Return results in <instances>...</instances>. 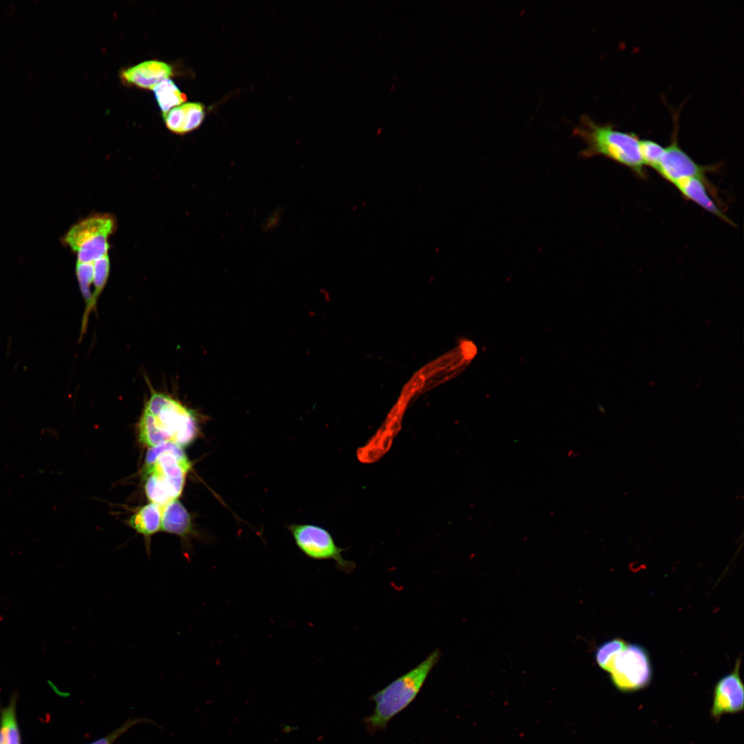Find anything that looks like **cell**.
Here are the masks:
<instances>
[{"mask_svg":"<svg viewBox=\"0 0 744 744\" xmlns=\"http://www.w3.org/2000/svg\"><path fill=\"white\" fill-rule=\"evenodd\" d=\"M4 744H21L20 733L16 717V700L1 711V727Z\"/></svg>","mask_w":744,"mask_h":744,"instance_id":"e0dca14e","label":"cell"},{"mask_svg":"<svg viewBox=\"0 0 744 744\" xmlns=\"http://www.w3.org/2000/svg\"><path fill=\"white\" fill-rule=\"evenodd\" d=\"M572 134L586 144L579 152L583 158L603 156L631 169L642 178L646 177L639 152V138L632 132L619 130L612 123H597L583 114Z\"/></svg>","mask_w":744,"mask_h":744,"instance_id":"7a4b0ae2","label":"cell"},{"mask_svg":"<svg viewBox=\"0 0 744 744\" xmlns=\"http://www.w3.org/2000/svg\"><path fill=\"white\" fill-rule=\"evenodd\" d=\"M149 721L147 719L136 718L134 719H129L125 721L121 726L116 730L112 732L107 736L95 741L90 744H112L119 736H121L124 732L128 730L130 727L135 725L137 723L142 722Z\"/></svg>","mask_w":744,"mask_h":744,"instance_id":"44dd1931","label":"cell"},{"mask_svg":"<svg viewBox=\"0 0 744 744\" xmlns=\"http://www.w3.org/2000/svg\"><path fill=\"white\" fill-rule=\"evenodd\" d=\"M627 643L621 639L608 640L599 646L595 652V660L598 665L608 672L611 664Z\"/></svg>","mask_w":744,"mask_h":744,"instance_id":"ac0fdd59","label":"cell"},{"mask_svg":"<svg viewBox=\"0 0 744 744\" xmlns=\"http://www.w3.org/2000/svg\"><path fill=\"white\" fill-rule=\"evenodd\" d=\"M740 661L734 669L721 677L716 683L710 710L716 720L725 714L741 712L744 707V687L740 676Z\"/></svg>","mask_w":744,"mask_h":744,"instance_id":"9c48e42d","label":"cell"},{"mask_svg":"<svg viewBox=\"0 0 744 744\" xmlns=\"http://www.w3.org/2000/svg\"><path fill=\"white\" fill-rule=\"evenodd\" d=\"M288 528L298 548L308 557L316 560L333 559L341 570H352V561L343 558L342 548L335 544L331 535L324 528L312 524H292Z\"/></svg>","mask_w":744,"mask_h":744,"instance_id":"52a82bcc","label":"cell"},{"mask_svg":"<svg viewBox=\"0 0 744 744\" xmlns=\"http://www.w3.org/2000/svg\"><path fill=\"white\" fill-rule=\"evenodd\" d=\"M665 147L650 139L639 141V152L645 166L656 169L664 152Z\"/></svg>","mask_w":744,"mask_h":744,"instance_id":"ffe728a7","label":"cell"},{"mask_svg":"<svg viewBox=\"0 0 744 744\" xmlns=\"http://www.w3.org/2000/svg\"><path fill=\"white\" fill-rule=\"evenodd\" d=\"M674 185L685 198L695 203L727 223L734 225L708 194L707 191L711 192L714 189L708 181L699 178L688 177L679 180Z\"/></svg>","mask_w":744,"mask_h":744,"instance_id":"7c38bea8","label":"cell"},{"mask_svg":"<svg viewBox=\"0 0 744 744\" xmlns=\"http://www.w3.org/2000/svg\"><path fill=\"white\" fill-rule=\"evenodd\" d=\"M166 127L176 134H185L197 129L205 117V106L189 102L175 107L163 114Z\"/></svg>","mask_w":744,"mask_h":744,"instance_id":"8fae6325","label":"cell"},{"mask_svg":"<svg viewBox=\"0 0 744 744\" xmlns=\"http://www.w3.org/2000/svg\"><path fill=\"white\" fill-rule=\"evenodd\" d=\"M116 228L114 216L107 213L91 214L74 225L63 241L77 255L78 262H93L108 255L109 238Z\"/></svg>","mask_w":744,"mask_h":744,"instance_id":"5b68a950","label":"cell"},{"mask_svg":"<svg viewBox=\"0 0 744 744\" xmlns=\"http://www.w3.org/2000/svg\"><path fill=\"white\" fill-rule=\"evenodd\" d=\"M161 520L162 506L150 503L132 516L130 524L138 533L149 537L161 528Z\"/></svg>","mask_w":744,"mask_h":744,"instance_id":"5bb4252c","label":"cell"},{"mask_svg":"<svg viewBox=\"0 0 744 744\" xmlns=\"http://www.w3.org/2000/svg\"><path fill=\"white\" fill-rule=\"evenodd\" d=\"M76 275L79 285L80 290L85 302V309L83 316L81 329L82 338L86 331L87 319L91 312L90 307L92 299L91 287L93 285L94 268L93 262H78L76 265Z\"/></svg>","mask_w":744,"mask_h":744,"instance_id":"9a60e30c","label":"cell"},{"mask_svg":"<svg viewBox=\"0 0 744 744\" xmlns=\"http://www.w3.org/2000/svg\"><path fill=\"white\" fill-rule=\"evenodd\" d=\"M191 466L183 448L173 442L150 447L144 466V488L150 502L164 506L176 500Z\"/></svg>","mask_w":744,"mask_h":744,"instance_id":"3957f363","label":"cell"},{"mask_svg":"<svg viewBox=\"0 0 744 744\" xmlns=\"http://www.w3.org/2000/svg\"><path fill=\"white\" fill-rule=\"evenodd\" d=\"M161 528L183 539L194 533L190 515L177 500L162 506Z\"/></svg>","mask_w":744,"mask_h":744,"instance_id":"4fadbf2b","label":"cell"},{"mask_svg":"<svg viewBox=\"0 0 744 744\" xmlns=\"http://www.w3.org/2000/svg\"><path fill=\"white\" fill-rule=\"evenodd\" d=\"M0 744H4L3 736L2 732L0 730Z\"/></svg>","mask_w":744,"mask_h":744,"instance_id":"7402d4cb","label":"cell"},{"mask_svg":"<svg viewBox=\"0 0 744 744\" xmlns=\"http://www.w3.org/2000/svg\"><path fill=\"white\" fill-rule=\"evenodd\" d=\"M679 110L672 114L673 129L670 144L665 147L660 162L655 169L668 182L674 185L679 180L695 177L707 181L705 173L716 169V165L696 163L683 149L678 141Z\"/></svg>","mask_w":744,"mask_h":744,"instance_id":"ba28073f","label":"cell"},{"mask_svg":"<svg viewBox=\"0 0 744 744\" xmlns=\"http://www.w3.org/2000/svg\"><path fill=\"white\" fill-rule=\"evenodd\" d=\"M608 672L615 688L623 692L643 689L652 677L648 654L638 644H627L614 658Z\"/></svg>","mask_w":744,"mask_h":744,"instance_id":"8992f818","label":"cell"},{"mask_svg":"<svg viewBox=\"0 0 744 744\" xmlns=\"http://www.w3.org/2000/svg\"><path fill=\"white\" fill-rule=\"evenodd\" d=\"M198 433V420L192 410L165 393L151 391L138 423V437L143 444L150 448L171 442L183 448Z\"/></svg>","mask_w":744,"mask_h":744,"instance_id":"6da1fadb","label":"cell"},{"mask_svg":"<svg viewBox=\"0 0 744 744\" xmlns=\"http://www.w3.org/2000/svg\"><path fill=\"white\" fill-rule=\"evenodd\" d=\"M172 75V68L168 63L156 60L141 62L130 67L121 73L122 78L127 83L141 88L150 89Z\"/></svg>","mask_w":744,"mask_h":744,"instance_id":"30bf717a","label":"cell"},{"mask_svg":"<svg viewBox=\"0 0 744 744\" xmlns=\"http://www.w3.org/2000/svg\"><path fill=\"white\" fill-rule=\"evenodd\" d=\"M93 268L94 291L92 292L91 311L95 309L98 298L103 291L109 277L110 262L108 255L94 260L93 262Z\"/></svg>","mask_w":744,"mask_h":744,"instance_id":"d6986e66","label":"cell"},{"mask_svg":"<svg viewBox=\"0 0 744 744\" xmlns=\"http://www.w3.org/2000/svg\"><path fill=\"white\" fill-rule=\"evenodd\" d=\"M440 657V651L435 650L416 667L371 696L375 708L364 719L369 731L373 732L386 727L391 719L415 699Z\"/></svg>","mask_w":744,"mask_h":744,"instance_id":"277c9868","label":"cell"},{"mask_svg":"<svg viewBox=\"0 0 744 744\" xmlns=\"http://www.w3.org/2000/svg\"><path fill=\"white\" fill-rule=\"evenodd\" d=\"M157 103L163 114L180 105L187 99L185 94L179 90L174 82L167 79L153 88Z\"/></svg>","mask_w":744,"mask_h":744,"instance_id":"2e32d148","label":"cell"}]
</instances>
